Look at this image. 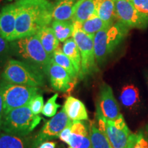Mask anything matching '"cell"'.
<instances>
[{
    "instance_id": "6da1fadb",
    "label": "cell",
    "mask_w": 148,
    "mask_h": 148,
    "mask_svg": "<svg viewBox=\"0 0 148 148\" xmlns=\"http://www.w3.org/2000/svg\"><path fill=\"white\" fill-rule=\"evenodd\" d=\"M16 27L12 41L36 34L52 21L53 3L48 0H17Z\"/></svg>"
},
{
    "instance_id": "7a4b0ae2",
    "label": "cell",
    "mask_w": 148,
    "mask_h": 148,
    "mask_svg": "<svg viewBox=\"0 0 148 148\" xmlns=\"http://www.w3.org/2000/svg\"><path fill=\"white\" fill-rule=\"evenodd\" d=\"M10 42L12 52L16 56L45 74L51 57L46 52L36 34L23 37Z\"/></svg>"
},
{
    "instance_id": "3957f363",
    "label": "cell",
    "mask_w": 148,
    "mask_h": 148,
    "mask_svg": "<svg viewBox=\"0 0 148 148\" xmlns=\"http://www.w3.org/2000/svg\"><path fill=\"white\" fill-rule=\"evenodd\" d=\"M120 22H114L94 36V49L97 65L102 64L116 47L125 39L130 30Z\"/></svg>"
},
{
    "instance_id": "277c9868",
    "label": "cell",
    "mask_w": 148,
    "mask_h": 148,
    "mask_svg": "<svg viewBox=\"0 0 148 148\" xmlns=\"http://www.w3.org/2000/svg\"><path fill=\"white\" fill-rule=\"evenodd\" d=\"M7 82L39 88L45 84L44 73L35 66L22 60L10 59L1 74Z\"/></svg>"
},
{
    "instance_id": "5b68a950",
    "label": "cell",
    "mask_w": 148,
    "mask_h": 148,
    "mask_svg": "<svg viewBox=\"0 0 148 148\" xmlns=\"http://www.w3.org/2000/svg\"><path fill=\"white\" fill-rule=\"evenodd\" d=\"M41 120V116L33 114L28 106H23L4 114L1 130L8 134L26 136Z\"/></svg>"
},
{
    "instance_id": "8992f818",
    "label": "cell",
    "mask_w": 148,
    "mask_h": 148,
    "mask_svg": "<svg viewBox=\"0 0 148 148\" xmlns=\"http://www.w3.org/2000/svg\"><path fill=\"white\" fill-rule=\"evenodd\" d=\"M73 32L72 38L76 42L81 56L80 78L93 75L98 71L94 49V36L86 34L82 29L79 22H73Z\"/></svg>"
},
{
    "instance_id": "52a82bcc",
    "label": "cell",
    "mask_w": 148,
    "mask_h": 148,
    "mask_svg": "<svg viewBox=\"0 0 148 148\" xmlns=\"http://www.w3.org/2000/svg\"><path fill=\"white\" fill-rule=\"evenodd\" d=\"M0 92L2 95L4 114L13 109L28 105L35 95H38L39 88L4 82L0 84Z\"/></svg>"
},
{
    "instance_id": "ba28073f",
    "label": "cell",
    "mask_w": 148,
    "mask_h": 148,
    "mask_svg": "<svg viewBox=\"0 0 148 148\" xmlns=\"http://www.w3.org/2000/svg\"><path fill=\"white\" fill-rule=\"evenodd\" d=\"M98 128L108 137L113 148H126L132 133L121 114L115 120H108L96 111Z\"/></svg>"
},
{
    "instance_id": "9c48e42d",
    "label": "cell",
    "mask_w": 148,
    "mask_h": 148,
    "mask_svg": "<svg viewBox=\"0 0 148 148\" xmlns=\"http://www.w3.org/2000/svg\"><path fill=\"white\" fill-rule=\"evenodd\" d=\"M115 17L129 28L140 29L148 27V16L138 10L130 0H114Z\"/></svg>"
},
{
    "instance_id": "30bf717a",
    "label": "cell",
    "mask_w": 148,
    "mask_h": 148,
    "mask_svg": "<svg viewBox=\"0 0 148 148\" xmlns=\"http://www.w3.org/2000/svg\"><path fill=\"white\" fill-rule=\"evenodd\" d=\"M71 123L72 121L68 117L65 110L62 108L58 113L46 122L40 132L33 138L31 148H37L43 142L59 138L61 132Z\"/></svg>"
},
{
    "instance_id": "8fae6325",
    "label": "cell",
    "mask_w": 148,
    "mask_h": 148,
    "mask_svg": "<svg viewBox=\"0 0 148 148\" xmlns=\"http://www.w3.org/2000/svg\"><path fill=\"white\" fill-rule=\"evenodd\" d=\"M96 111L108 120H115L120 113L119 106L110 85L102 83L99 88Z\"/></svg>"
},
{
    "instance_id": "7c38bea8",
    "label": "cell",
    "mask_w": 148,
    "mask_h": 148,
    "mask_svg": "<svg viewBox=\"0 0 148 148\" xmlns=\"http://www.w3.org/2000/svg\"><path fill=\"white\" fill-rule=\"evenodd\" d=\"M45 74L49 77L51 87L56 90L66 91L72 86L73 79L67 71L56 63L52 58L48 64Z\"/></svg>"
},
{
    "instance_id": "4fadbf2b",
    "label": "cell",
    "mask_w": 148,
    "mask_h": 148,
    "mask_svg": "<svg viewBox=\"0 0 148 148\" xmlns=\"http://www.w3.org/2000/svg\"><path fill=\"white\" fill-rule=\"evenodd\" d=\"M17 6L16 2L4 6L0 15V36L9 42L12 41L16 27Z\"/></svg>"
},
{
    "instance_id": "5bb4252c",
    "label": "cell",
    "mask_w": 148,
    "mask_h": 148,
    "mask_svg": "<svg viewBox=\"0 0 148 148\" xmlns=\"http://www.w3.org/2000/svg\"><path fill=\"white\" fill-rule=\"evenodd\" d=\"M63 108L72 121H87L88 112L84 103L77 98L69 96L64 101Z\"/></svg>"
},
{
    "instance_id": "9a60e30c",
    "label": "cell",
    "mask_w": 148,
    "mask_h": 148,
    "mask_svg": "<svg viewBox=\"0 0 148 148\" xmlns=\"http://www.w3.org/2000/svg\"><path fill=\"white\" fill-rule=\"evenodd\" d=\"M97 0H77L71 21L82 23L97 14Z\"/></svg>"
},
{
    "instance_id": "2e32d148",
    "label": "cell",
    "mask_w": 148,
    "mask_h": 148,
    "mask_svg": "<svg viewBox=\"0 0 148 148\" xmlns=\"http://www.w3.org/2000/svg\"><path fill=\"white\" fill-rule=\"evenodd\" d=\"M77 0H57L53 4L52 17L55 21H71Z\"/></svg>"
},
{
    "instance_id": "e0dca14e",
    "label": "cell",
    "mask_w": 148,
    "mask_h": 148,
    "mask_svg": "<svg viewBox=\"0 0 148 148\" xmlns=\"http://www.w3.org/2000/svg\"><path fill=\"white\" fill-rule=\"evenodd\" d=\"M33 138L27 136L1 133L0 134V148H31Z\"/></svg>"
},
{
    "instance_id": "ac0fdd59",
    "label": "cell",
    "mask_w": 148,
    "mask_h": 148,
    "mask_svg": "<svg viewBox=\"0 0 148 148\" xmlns=\"http://www.w3.org/2000/svg\"><path fill=\"white\" fill-rule=\"evenodd\" d=\"M40 43L48 54L52 57L56 49L58 47L59 40L56 38L52 27H45L36 34Z\"/></svg>"
},
{
    "instance_id": "d6986e66",
    "label": "cell",
    "mask_w": 148,
    "mask_h": 148,
    "mask_svg": "<svg viewBox=\"0 0 148 148\" xmlns=\"http://www.w3.org/2000/svg\"><path fill=\"white\" fill-rule=\"evenodd\" d=\"M119 99L122 104L127 108H136L140 103L139 90L132 84L125 85L121 89Z\"/></svg>"
},
{
    "instance_id": "ffe728a7",
    "label": "cell",
    "mask_w": 148,
    "mask_h": 148,
    "mask_svg": "<svg viewBox=\"0 0 148 148\" xmlns=\"http://www.w3.org/2000/svg\"><path fill=\"white\" fill-rule=\"evenodd\" d=\"M62 50L69 58L76 71L78 77L81 74V56L77 45L73 38H69L64 42Z\"/></svg>"
},
{
    "instance_id": "44dd1931",
    "label": "cell",
    "mask_w": 148,
    "mask_h": 148,
    "mask_svg": "<svg viewBox=\"0 0 148 148\" xmlns=\"http://www.w3.org/2000/svg\"><path fill=\"white\" fill-rule=\"evenodd\" d=\"M97 15L107 23H114L116 19L114 0H97Z\"/></svg>"
},
{
    "instance_id": "7402d4cb",
    "label": "cell",
    "mask_w": 148,
    "mask_h": 148,
    "mask_svg": "<svg viewBox=\"0 0 148 148\" xmlns=\"http://www.w3.org/2000/svg\"><path fill=\"white\" fill-rule=\"evenodd\" d=\"M89 134L91 148H113L106 135L98 128L93 121L90 123Z\"/></svg>"
},
{
    "instance_id": "603a6c76",
    "label": "cell",
    "mask_w": 148,
    "mask_h": 148,
    "mask_svg": "<svg viewBox=\"0 0 148 148\" xmlns=\"http://www.w3.org/2000/svg\"><path fill=\"white\" fill-rule=\"evenodd\" d=\"M52 29L60 42H64L72 37L73 23L71 21H55L52 23Z\"/></svg>"
},
{
    "instance_id": "cb8c5ba5",
    "label": "cell",
    "mask_w": 148,
    "mask_h": 148,
    "mask_svg": "<svg viewBox=\"0 0 148 148\" xmlns=\"http://www.w3.org/2000/svg\"><path fill=\"white\" fill-rule=\"evenodd\" d=\"M51 58L53 59L56 63L58 64V65H60L61 67H62L67 71V73L69 74L71 78L73 79V81L78 77V75H77L71 60L64 54L62 49H60V48L58 47L56 49Z\"/></svg>"
},
{
    "instance_id": "d4e9b609",
    "label": "cell",
    "mask_w": 148,
    "mask_h": 148,
    "mask_svg": "<svg viewBox=\"0 0 148 148\" xmlns=\"http://www.w3.org/2000/svg\"><path fill=\"white\" fill-rule=\"evenodd\" d=\"M110 25V24L103 21L97 14L92 16L91 18H88L84 23H81L82 29L84 30V32H86V34L91 35H95L96 33L99 32L101 29L106 28Z\"/></svg>"
},
{
    "instance_id": "484cf974",
    "label": "cell",
    "mask_w": 148,
    "mask_h": 148,
    "mask_svg": "<svg viewBox=\"0 0 148 148\" xmlns=\"http://www.w3.org/2000/svg\"><path fill=\"white\" fill-rule=\"evenodd\" d=\"M69 147L72 148H91L90 134L71 132Z\"/></svg>"
},
{
    "instance_id": "4316f807",
    "label": "cell",
    "mask_w": 148,
    "mask_h": 148,
    "mask_svg": "<svg viewBox=\"0 0 148 148\" xmlns=\"http://www.w3.org/2000/svg\"><path fill=\"white\" fill-rule=\"evenodd\" d=\"M58 96V94H55L47 101L42 110V114L43 115L47 116V117H53L56 114L57 110L60 106V104L56 103Z\"/></svg>"
},
{
    "instance_id": "83f0119b",
    "label": "cell",
    "mask_w": 148,
    "mask_h": 148,
    "mask_svg": "<svg viewBox=\"0 0 148 148\" xmlns=\"http://www.w3.org/2000/svg\"><path fill=\"white\" fill-rule=\"evenodd\" d=\"M126 148H148V142L143 133H132Z\"/></svg>"
},
{
    "instance_id": "f1b7e54d",
    "label": "cell",
    "mask_w": 148,
    "mask_h": 148,
    "mask_svg": "<svg viewBox=\"0 0 148 148\" xmlns=\"http://www.w3.org/2000/svg\"><path fill=\"white\" fill-rule=\"evenodd\" d=\"M10 42L8 41L0 36V66L6 63L9 55L12 52Z\"/></svg>"
},
{
    "instance_id": "f546056e",
    "label": "cell",
    "mask_w": 148,
    "mask_h": 148,
    "mask_svg": "<svg viewBox=\"0 0 148 148\" xmlns=\"http://www.w3.org/2000/svg\"><path fill=\"white\" fill-rule=\"evenodd\" d=\"M29 109L32 112L33 114L38 115L40 112H42V108L44 106V101L43 97L41 95H35L34 97L32 98L30 101H29L28 105Z\"/></svg>"
},
{
    "instance_id": "4dcf8cb0",
    "label": "cell",
    "mask_w": 148,
    "mask_h": 148,
    "mask_svg": "<svg viewBox=\"0 0 148 148\" xmlns=\"http://www.w3.org/2000/svg\"><path fill=\"white\" fill-rule=\"evenodd\" d=\"M136 8L148 16V0H130Z\"/></svg>"
},
{
    "instance_id": "1f68e13d",
    "label": "cell",
    "mask_w": 148,
    "mask_h": 148,
    "mask_svg": "<svg viewBox=\"0 0 148 148\" xmlns=\"http://www.w3.org/2000/svg\"><path fill=\"white\" fill-rule=\"evenodd\" d=\"M71 125H68L67 127H66L61 132V133L59 135V138L63 141L64 143L69 145L70 140H71Z\"/></svg>"
},
{
    "instance_id": "d6a6232c",
    "label": "cell",
    "mask_w": 148,
    "mask_h": 148,
    "mask_svg": "<svg viewBox=\"0 0 148 148\" xmlns=\"http://www.w3.org/2000/svg\"><path fill=\"white\" fill-rule=\"evenodd\" d=\"M3 116H4V108H3V101L2 95H1V92H0V130H1L2 126Z\"/></svg>"
},
{
    "instance_id": "836d02e7",
    "label": "cell",
    "mask_w": 148,
    "mask_h": 148,
    "mask_svg": "<svg viewBox=\"0 0 148 148\" xmlns=\"http://www.w3.org/2000/svg\"><path fill=\"white\" fill-rule=\"evenodd\" d=\"M56 143L53 141H45L40 144L37 148H56Z\"/></svg>"
},
{
    "instance_id": "e575fe53",
    "label": "cell",
    "mask_w": 148,
    "mask_h": 148,
    "mask_svg": "<svg viewBox=\"0 0 148 148\" xmlns=\"http://www.w3.org/2000/svg\"><path fill=\"white\" fill-rule=\"evenodd\" d=\"M146 78H147V85H148V74L147 75H146Z\"/></svg>"
},
{
    "instance_id": "d590c367",
    "label": "cell",
    "mask_w": 148,
    "mask_h": 148,
    "mask_svg": "<svg viewBox=\"0 0 148 148\" xmlns=\"http://www.w3.org/2000/svg\"><path fill=\"white\" fill-rule=\"evenodd\" d=\"M69 148H72V147H69Z\"/></svg>"
},
{
    "instance_id": "8d00e7d4",
    "label": "cell",
    "mask_w": 148,
    "mask_h": 148,
    "mask_svg": "<svg viewBox=\"0 0 148 148\" xmlns=\"http://www.w3.org/2000/svg\"><path fill=\"white\" fill-rule=\"evenodd\" d=\"M0 15H1V13H0Z\"/></svg>"
},
{
    "instance_id": "74e56055",
    "label": "cell",
    "mask_w": 148,
    "mask_h": 148,
    "mask_svg": "<svg viewBox=\"0 0 148 148\" xmlns=\"http://www.w3.org/2000/svg\"></svg>"
}]
</instances>
